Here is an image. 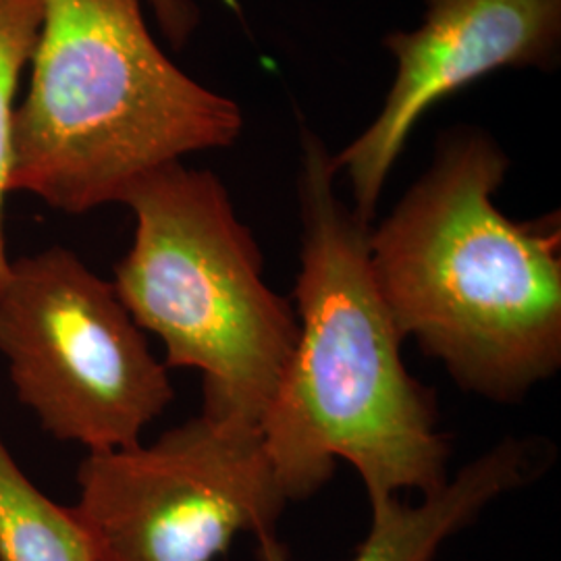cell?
I'll return each instance as SVG.
<instances>
[{
	"mask_svg": "<svg viewBox=\"0 0 561 561\" xmlns=\"http://www.w3.org/2000/svg\"><path fill=\"white\" fill-rule=\"evenodd\" d=\"M0 561H102L76 507L46 497L0 437Z\"/></svg>",
	"mask_w": 561,
	"mask_h": 561,
	"instance_id": "cell-9",
	"label": "cell"
},
{
	"mask_svg": "<svg viewBox=\"0 0 561 561\" xmlns=\"http://www.w3.org/2000/svg\"><path fill=\"white\" fill-rule=\"evenodd\" d=\"M41 23L42 0H0V289L11 273L4 243V198L11 178L18 90L38 41Z\"/></svg>",
	"mask_w": 561,
	"mask_h": 561,
	"instance_id": "cell-10",
	"label": "cell"
},
{
	"mask_svg": "<svg viewBox=\"0 0 561 561\" xmlns=\"http://www.w3.org/2000/svg\"><path fill=\"white\" fill-rule=\"evenodd\" d=\"M324 141L301 129L298 340L261 422L287 503L319 493L347 461L368 497L439 491L449 443L435 391L401 358L403 337L370 266V222L341 201Z\"/></svg>",
	"mask_w": 561,
	"mask_h": 561,
	"instance_id": "cell-1",
	"label": "cell"
},
{
	"mask_svg": "<svg viewBox=\"0 0 561 561\" xmlns=\"http://www.w3.org/2000/svg\"><path fill=\"white\" fill-rule=\"evenodd\" d=\"M134 241L115 289L167 368L202 379V416L261 431L298 340L294 304L264 280L259 243L222 181L183 162L141 181L123 202Z\"/></svg>",
	"mask_w": 561,
	"mask_h": 561,
	"instance_id": "cell-4",
	"label": "cell"
},
{
	"mask_svg": "<svg viewBox=\"0 0 561 561\" xmlns=\"http://www.w3.org/2000/svg\"><path fill=\"white\" fill-rule=\"evenodd\" d=\"M507 169L486 131L449 129L368 233L373 275L403 341L495 403H518L561 366L560 217L502 213L495 194Z\"/></svg>",
	"mask_w": 561,
	"mask_h": 561,
	"instance_id": "cell-2",
	"label": "cell"
},
{
	"mask_svg": "<svg viewBox=\"0 0 561 561\" xmlns=\"http://www.w3.org/2000/svg\"><path fill=\"white\" fill-rule=\"evenodd\" d=\"M162 34L175 48H183L201 23L194 0H148Z\"/></svg>",
	"mask_w": 561,
	"mask_h": 561,
	"instance_id": "cell-11",
	"label": "cell"
},
{
	"mask_svg": "<svg viewBox=\"0 0 561 561\" xmlns=\"http://www.w3.org/2000/svg\"><path fill=\"white\" fill-rule=\"evenodd\" d=\"M553 451L539 439L505 437L461 466L439 491L422 495L421 505L400 502L396 493L368 497L370 528L352 561H435L445 541L481 516L486 505L535 481ZM259 561H294L277 535H262Z\"/></svg>",
	"mask_w": 561,
	"mask_h": 561,
	"instance_id": "cell-8",
	"label": "cell"
},
{
	"mask_svg": "<svg viewBox=\"0 0 561 561\" xmlns=\"http://www.w3.org/2000/svg\"><path fill=\"white\" fill-rule=\"evenodd\" d=\"M0 354L42 428L88 451L138 445L175 400L169 368L113 280L59 245L11 262L0 289Z\"/></svg>",
	"mask_w": 561,
	"mask_h": 561,
	"instance_id": "cell-5",
	"label": "cell"
},
{
	"mask_svg": "<svg viewBox=\"0 0 561 561\" xmlns=\"http://www.w3.org/2000/svg\"><path fill=\"white\" fill-rule=\"evenodd\" d=\"M78 482L102 561H215L241 533L277 535L287 505L261 431L202 414L150 445L88 451Z\"/></svg>",
	"mask_w": 561,
	"mask_h": 561,
	"instance_id": "cell-6",
	"label": "cell"
},
{
	"mask_svg": "<svg viewBox=\"0 0 561 561\" xmlns=\"http://www.w3.org/2000/svg\"><path fill=\"white\" fill-rule=\"evenodd\" d=\"M419 27L391 32L396 78L381 111L340 154L354 210L373 222L385 183L419 121L447 96L500 69H551L561 48V0H424Z\"/></svg>",
	"mask_w": 561,
	"mask_h": 561,
	"instance_id": "cell-7",
	"label": "cell"
},
{
	"mask_svg": "<svg viewBox=\"0 0 561 561\" xmlns=\"http://www.w3.org/2000/svg\"><path fill=\"white\" fill-rule=\"evenodd\" d=\"M15 111L9 194L67 215L125 198L164 167L229 148L240 104L162 53L141 0H42Z\"/></svg>",
	"mask_w": 561,
	"mask_h": 561,
	"instance_id": "cell-3",
	"label": "cell"
}]
</instances>
